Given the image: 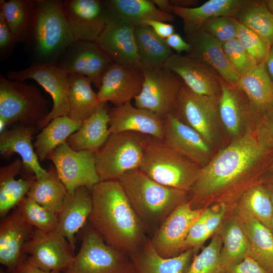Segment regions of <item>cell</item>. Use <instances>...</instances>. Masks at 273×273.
I'll use <instances>...</instances> for the list:
<instances>
[{"instance_id": "obj_32", "label": "cell", "mask_w": 273, "mask_h": 273, "mask_svg": "<svg viewBox=\"0 0 273 273\" xmlns=\"http://www.w3.org/2000/svg\"><path fill=\"white\" fill-rule=\"evenodd\" d=\"M23 170V163L19 158L0 168L1 218L5 217L11 209L16 208L26 197L32 184L36 178L35 175H28L16 179V177L22 173Z\"/></svg>"}, {"instance_id": "obj_58", "label": "cell", "mask_w": 273, "mask_h": 273, "mask_svg": "<svg viewBox=\"0 0 273 273\" xmlns=\"http://www.w3.org/2000/svg\"><path fill=\"white\" fill-rule=\"evenodd\" d=\"M269 173L271 174L269 175L268 182L267 184L273 185V172H270Z\"/></svg>"}, {"instance_id": "obj_60", "label": "cell", "mask_w": 273, "mask_h": 273, "mask_svg": "<svg viewBox=\"0 0 273 273\" xmlns=\"http://www.w3.org/2000/svg\"><path fill=\"white\" fill-rule=\"evenodd\" d=\"M7 272H8V271H6L4 269L1 268L0 273H7Z\"/></svg>"}, {"instance_id": "obj_26", "label": "cell", "mask_w": 273, "mask_h": 273, "mask_svg": "<svg viewBox=\"0 0 273 273\" xmlns=\"http://www.w3.org/2000/svg\"><path fill=\"white\" fill-rule=\"evenodd\" d=\"M191 49L187 53L216 71L226 82L235 84L240 75L227 60L222 43L202 29L186 35Z\"/></svg>"}, {"instance_id": "obj_57", "label": "cell", "mask_w": 273, "mask_h": 273, "mask_svg": "<svg viewBox=\"0 0 273 273\" xmlns=\"http://www.w3.org/2000/svg\"><path fill=\"white\" fill-rule=\"evenodd\" d=\"M265 3L269 10L273 14V0H266Z\"/></svg>"}, {"instance_id": "obj_5", "label": "cell", "mask_w": 273, "mask_h": 273, "mask_svg": "<svg viewBox=\"0 0 273 273\" xmlns=\"http://www.w3.org/2000/svg\"><path fill=\"white\" fill-rule=\"evenodd\" d=\"M152 137L135 131L111 133L95 152L100 181L118 180L124 173L139 169Z\"/></svg>"}, {"instance_id": "obj_36", "label": "cell", "mask_w": 273, "mask_h": 273, "mask_svg": "<svg viewBox=\"0 0 273 273\" xmlns=\"http://www.w3.org/2000/svg\"><path fill=\"white\" fill-rule=\"evenodd\" d=\"M110 13L116 14L133 25L157 20L165 22L174 21V15L161 11L153 0H106Z\"/></svg>"}, {"instance_id": "obj_35", "label": "cell", "mask_w": 273, "mask_h": 273, "mask_svg": "<svg viewBox=\"0 0 273 273\" xmlns=\"http://www.w3.org/2000/svg\"><path fill=\"white\" fill-rule=\"evenodd\" d=\"M134 33L137 53L142 68L163 66L173 54L165 40L156 34L149 26L145 24L135 26Z\"/></svg>"}, {"instance_id": "obj_8", "label": "cell", "mask_w": 273, "mask_h": 273, "mask_svg": "<svg viewBox=\"0 0 273 273\" xmlns=\"http://www.w3.org/2000/svg\"><path fill=\"white\" fill-rule=\"evenodd\" d=\"M79 250L62 273H135L129 256L108 245L87 223Z\"/></svg>"}, {"instance_id": "obj_30", "label": "cell", "mask_w": 273, "mask_h": 273, "mask_svg": "<svg viewBox=\"0 0 273 273\" xmlns=\"http://www.w3.org/2000/svg\"><path fill=\"white\" fill-rule=\"evenodd\" d=\"M244 0H209L200 6L182 8L171 5V14L180 17L183 22L185 35L201 29L210 18L218 16L235 17Z\"/></svg>"}, {"instance_id": "obj_51", "label": "cell", "mask_w": 273, "mask_h": 273, "mask_svg": "<svg viewBox=\"0 0 273 273\" xmlns=\"http://www.w3.org/2000/svg\"><path fill=\"white\" fill-rule=\"evenodd\" d=\"M165 40L168 46L174 50L178 55L184 52L188 53L191 49L190 44L177 33L175 32Z\"/></svg>"}, {"instance_id": "obj_19", "label": "cell", "mask_w": 273, "mask_h": 273, "mask_svg": "<svg viewBox=\"0 0 273 273\" xmlns=\"http://www.w3.org/2000/svg\"><path fill=\"white\" fill-rule=\"evenodd\" d=\"M144 80L142 68H128L112 62L103 75L97 93L99 100L110 102L115 107L130 103L140 94Z\"/></svg>"}, {"instance_id": "obj_7", "label": "cell", "mask_w": 273, "mask_h": 273, "mask_svg": "<svg viewBox=\"0 0 273 273\" xmlns=\"http://www.w3.org/2000/svg\"><path fill=\"white\" fill-rule=\"evenodd\" d=\"M50 112L48 101L34 85L0 75L1 133L14 123L36 126Z\"/></svg>"}, {"instance_id": "obj_20", "label": "cell", "mask_w": 273, "mask_h": 273, "mask_svg": "<svg viewBox=\"0 0 273 273\" xmlns=\"http://www.w3.org/2000/svg\"><path fill=\"white\" fill-rule=\"evenodd\" d=\"M162 141L201 168L206 166L214 156L211 146L202 135L173 114L165 118Z\"/></svg>"}, {"instance_id": "obj_45", "label": "cell", "mask_w": 273, "mask_h": 273, "mask_svg": "<svg viewBox=\"0 0 273 273\" xmlns=\"http://www.w3.org/2000/svg\"><path fill=\"white\" fill-rule=\"evenodd\" d=\"M222 49L229 62L240 75L257 65L237 38L222 43Z\"/></svg>"}, {"instance_id": "obj_9", "label": "cell", "mask_w": 273, "mask_h": 273, "mask_svg": "<svg viewBox=\"0 0 273 273\" xmlns=\"http://www.w3.org/2000/svg\"><path fill=\"white\" fill-rule=\"evenodd\" d=\"M144 80L140 94L134 99L136 107L145 109L165 119L174 111L182 79L164 66L143 68Z\"/></svg>"}, {"instance_id": "obj_43", "label": "cell", "mask_w": 273, "mask_h": 273, "mask_svg": "<svg viewBox=\"0 0 273 273\" xmlns=\"http://www.w3.org/2000/svg\"><path fill=\"white\" fill-rule=\"evenodd\" d=\"M34 229L44 232L58 231V214L26 197L16 207Z\"/></svg>"}, {"instance_id": "obj_46", "label": "cell", "mask_w": 273, "mask_h": 273, "mask_svg": "<svg viewBox=\"0 0 273 273\" xmlns=\"http://www.w3.org/2000/svg\"><path fill=\"white\" fill-rule=\"evenodd\" d=\"M238 23L235 17L218 16L207 20L201 29L223 43L236 38Z\"/></svg>"}, {"instance_id": "obj_52", "label": "cell", "mask_w": 273, "mask_h": 273, "mask_svg": "<svg viewBox=\"0 0 273 273\" xmlns=\"http://www.w3.org/2000/svg\"><path fill=\"white\" fill-rule=\"evenodd\" d=\"M9 273H62L58 271H46L38 268L30 257H26L13 270Z\"/></svg>"}, {"instance_id": "obj_25", "label": "cell", "mask_w": 273, "mask_h": 273, "mask_svg": "<svg viewBox=\"0 0 273 273\" xmlns=\"http://www.w3.org/2000/svg\"><path fill=\"white\" fill-rule=\"evenodd\" d=\"M92 208L90 190L82 186L68 193L58 213V231L66 238L74 252L75 235L87 223Z\"/></svg>"}, {"instance_id": "obj_6", "label": "cell", "mask_w": 273, "mask_h": 273, "mask_svg": "<svg viewBox=\"0 0 273 273\" xmlns=\"http://www.w3.org/2000/svg\"><path fill=\"white\" fill-rule=\"evenodd\" d=\"M201 168L162 141L152 136L139 169L160 184L189 193Z\"/></svg>"}, {"instance_id": "obj_24", "label": "cell", "mask_w": 273, "mask_h": 273, "mask_svg": "<svg viewBox=\"0 0 273 273\" xmlns=\"http://www.w3.org/2000/svg\"><path fill=\"white\" fill-rule=\"evenodd\" d=\"M109 129L110 133L135 131L163 141L165 119L145 109L130 103L110 108Z\"/></svg>"}, {"instance_id": "obj_31", "label": "cell", "mask_w": 273, "mask_h": 273, "mask_svg": "<svg viewBox=\"0 0 273 273\" xmlns=\"http://www.w3.org/2000/svg\"><path fill=\"white\" fill-rule=\"evenodd\" d=\"M195 255L193 249L190 248L176 256L163 258L155 251L149 238L145 245L129 257L135 273H184Z\"/></svg>"}, {"instance_id": "obj_40", "label": "cell", "mask_w": 273, "mask_h": 273, "mask_svg": "<svg viewBox=\"0 0 273 273\" xmlns=\"http://www.w3.org/2000/svg\"><path fill=\"white\" fill-rule=\"evenodd\" d=\"M235 18L273 46V14L265 1L244 0Z\"/></svg>"}, {"instance_id": "obj_47", "label": "cell", "mask_w": 273, "mask_h": 273, "mask_svg": "<svg viewBox=\"0 0 273 273\" xmlns=\"http://www.w3.org/2000/svg\"><path fill=\"white\" fill-rule=\"evenodd\" d=\"M254 132L263 148L273 151V106L259 117Z\"/></svg>"}, {"instance_id": "obj_13", "label": "cell", "mask_w": 273, "mask_h": 273, "mask_svg": "<svg viewBox=\"0 0 273 273\" xmlns=\"http://www.w3.org/2000/svg\"><path fill=\"white\" fill-rule=\"evenodd\" d=\"M221 93L218 109L220 123L233 139L254 131L259 117L248 98L235 84L220 78Z\"/></svg>"}, {"instance_id": "obj_15", "label": "cell", "mask_w": 273, "mask_h": 273, "mask_svg": "<svg viewBox=\"0 0 273 273\" xmlns=\"http://www.w3.org/2000/svg\"><path fill=\"white\" fill-rule=\"evenodd\" d=\"M112 61L95 42L75 40L65 50L55 65L67 74L88 77L99 89L103 75Z\"/></svg>"}, {"instance_id": "obj_1", "label": "cell", "mask_w": 273, "mask_h": 273, "mask_svg": "<svg viewBox=\"0 0 273 273\" xmlns=\"http://www.w3.org/2000/svg\"><path fill=\"white\" fill-rule=\"evenodd\" d=\"M273 160V151L258 143L254 131L233 140L200 169L188 193L192 209H204L216 203L233 208L243 194L263 181Z\"/></svg>"}, {"instance_id": "obj_41", "label": "cell", "mask_w": 273, "mask_h": 273, "mask_svg": "<svg viewBox=\"0 0 273 273\" xmlns=\"http://www.w3.org/2000/svg\"><path fill=\"white\" fill-rule=\"evenodd\" d=\"M236 205L250 213L270 229L273 206L267 187L263 181L246 191Z\"/></svg>"}, {"instance_id": "obj_27", "label": "cell", "mask_w": 273, "mask_h": 273, "mask_svg": "<svg viewBox=\"0 0 273 273\" xmlns=\"http://www.w3.org/2000/svg\"><path fill=\"white\" fill-rule=\"evenodd\" d=\"M250 246L249 257L269 273H273V233L247 211L235 205Z\"/></svg>"}, {"instance_id": "obj_28", "label": "cell", "mask_w": 273, "mask_h": 273, "mask_svg": "<svg viewBox=\"0 0 273 273\" xmlns=\"http://www.w3.org/2000/svg\"><path fill=\"white\" fill-rule=\"evenodd\" d=\"M109 107L102 102L97 111L82 123L80 128L71 134L66 143L73 150L96 152L106 142L111 133L109 129Z\"/></svg>"}, {"instance_id": "obj_16", "label": "cell", "mask_w": 273, "mask_h": 273, "mask_svg": "<svg viewBox=\"0 0 273 273\" xmlns=\"http://www.w3.org/2000/svg\"><path fill=\"white\" fill-rule=\"evenodd\" d=\"M33 263L46 271L61 272L70 265L74 252L69 242L58 231L44 232L34 229L23 248Z\"/></svg>"}, {"instance_id": "obj_49", "label": "cell", "mask_w": 273, "mask_h": 273, "mask_svg": "<svg viewBox=\"0 0 273 273\" xmlns=\"http://www.w3.org/2000/svg\"><path fill=\"white\" fill-rule=\"evenodd\" d=\"M225 273H269L255 260L248 257L239 263L231 267Z\"/></svg>"}, {"instance_id": "obj_44", "label": "cell", "mask_w": 273, "mask_h": 273, "mask_svg": "<svg viewBox=\"0 0 273 273\" xmlns=\"http://www.w3.org/2000/svg\"><path fill=\"white\" fill-rule=\"evenodd\" d=\"M236 38L257 65L266 62L270 47L259 35L239 22Z\"/></svg>"}, {"instance_id": "obj_29", "label": "cell", "mask_w": 273, "mask_h": 273, "mask_svg": "<svg viewBox=\"0 0 273 273\" xmlns=\"http://www.w3.org/2000/svg\"><path fill=\"white\" fill-rule=\"evenodd\" d=\"M226 215L218 230L222 247L220 261L225 272L249 257L250 246L241 222L234 211Z\"/></svg>"}, {"instance_id": "obj_59", "label": "cell", "mask_w": 273, "mask_h": 273, "mask_svg": "<svg viewBox=\"0 0 273 273\" xmlns=\"http://www.w3.org/2000/svg\"><path fill=\"white\" fill-rule=\"evenodd\" d=\"M267 172H273V160L268 168Z\"/></svg>"}, {"instance_id": "obj_10", "label": "cell", "mask_w": 273, "mask_h": 273, "mask_svg": "<svg viewBox=\"0 0 273 273\" xmlns=\"http://www.w3.org/2000/svg\"><path fill=\"white\" fill-rule=\"evenodd\" d=\"M219 97L196 94L184 84L178 95L173 115L196 130L211 146L220 123Z\"/></svg>"}, {"instance_id": "obj_17", "label": "cell", "mask_w": 273, "mask_h": 273, "mask_svg": "<svg viewBox=\"0 0 273 273\" xmlns=\"http://www.w3.org/2000/svg\"><path fill=\"white\" fill-rule=\"evenodd\" d=\"M134 28L130 22L109 12L106 26L95 42L112 62L128 68H142L137 53Z\"/></svg>"}, {"instance_id": "obj_39", "label": "cell", "mask_w": 273, "mask_h": 273, "mask_svg": "<svg viewBox=\"0 0 273 273\" xmlns=\"http://www.w3.org/2000/svg\"><path fill=\"white\" fill-rule=\"evenodd\" d=\"M82 123L73 121L68 116L52 119L41 129L33 144L39 161H44L52 151L66 142L71 134L80 128Z\"/></svg>"}, {"instance_id": "obj_23", "label": "cell", "mask_w": 273, "mask_h": 273, "mask_svg": "<svg viewBox=\"0 0 273 273\" xmlns=\"http://www.w3.org/2000/svg\"><path fill=\"white\" fill-rule=\"evenodd\" d=\"M34 230L17 207L3 218L0 224V263L7 267L9 273L26 258L23 248Z\"/></svg>"}, {"instance_id": "obj_53", "label": "cell", "mask_w": 273, "mask_h": 273, "mask_svg": "<svg viewBox=\"0 0 273 273\" xmlns=\"http://www.w3.org/2000/svg\"><path fill=\"white\" fill-rule=\"evenodd\" d=\"M171 5L182 8H192L197 7L198 0H169Z\"/></svg>"}, {"instance_id": "obj_50", "label": "cell", "mask_w": 273, "mask_h": 273, "mask_svg": "<svg viewBox=\"0 0 273 273\" xmlns=\"http://www.w3.org/2000/svg\"><path fill=\"white\" fill-rule=\"evenodd\" d=\"M144 24L149 26L159 36L165 39L175 32L174 25L163 21L150 20Z\"/></svg>"}, {"instance_id": "obj_11", "label": "cell", "mask_w": 273, "mask_h": 273, "mask_svg": "<svg viewBox=\"0 0 273 273\" xmlns=\"http://www.w3.org/2000/svg\"><path fill=\"white\" fill-rule=\"evenodd\" d=\"M68 75L54 64L32 63L24 69L6 71V78L8 79L21 82L26 79H33L51 96L53 101V108L39 126V130L45 127L56 117H68Z\"/></svg>"}, {"instance_id": "obj_55", "label": "cell", "mask_w": 273, "mask_h": 273, "mask_svg": "<svg viewBox=\"0 0 273 273\" xmlns=\"http://www.w3.org/2000/svg\"><path fill=\"white\" fill-rule=\"evenodd\" d=\"M266 69L270 78L273 81V46L269 50V54L265 62Z\"/></svg>"}, {"instance_id": "obj_14", "label": "cell", "mask_w": 273, "mask_h": 273, "mask_svg": "<svg viewBox=\"0 0 273 273\" xmlns=\"http://www.w3.org/2000/svg\"><path fill=\"white\" fill-rule=\"evenodd\" d=\"M204 209H192L189 201L178 206L149 238L157 253L165 258L183 253L187 236Z\"/></svg>"}, {"instance_id": "obj_34", "label": "cell", "mask_w": 273, "mask_h": 273, "mask_svg": "<svg viewBox=\"0 0 273 273\" xmlns=\"http://www.w3.org/2000/svg\"><path fill=\"white\" fill-rule=\"evenodd\" d=\"M91 83L92 81L83 75H68V117L73 121L83 122L97 111L101 103Z\"/></svg>"}, {"instance_id": "obj_54", "label": "cell", "mask_w": 273, "mask_h": 273, "mask_svg": "<svg viewBox=\"0 0 273 273\" xmlns=\"http://www.w3.org/2000/svg\"><path fill=\"white\" fill-rule=\"evenodd\" d=\"M157 8L161 11L166 13H171L169 0H153Z\"/></svg>"}, {"instance_id": "obj_21", "label": "cell", "mask_w": 273, "mask_h": 273, "mask_svg": "<svg viewBox=\"0 0 273 273\" xmlns=\"http://www.w3.org/2000/svg\"><path fill=\"white\" fill-rule=\"evenodd\" d=\"M178 75L185 84L194 93L219 97L220 76L211 67L193 56L173 53L164 66Z\"/></svg>"}, {"instance_id": "obj_2", "label": "cell", "mask_w": 273, "mask_h": 273, "mask_svg": "<svg viewBox=\"0 0 273 273\" xmlns=\"http://www.w3.org/2000/svg\"><path fill=\"white\" fill-rule=\"evenodd\" d=\"M90 192L91 228L108 245L129 256L139 251L149 238L119 181H100Z\"/></svg>"}, {"instance_id": "obj_38", "label": "cell", "mask_w": 273, "mask_h": 273, "mask_svg": "<svg viewBox=\"0 0 273 273\" xmlns=\"http://www.w3.org/2000/svg\"><path fill=\"white\" fill-rule=\"evenodd\" d=\"M37 0H1L0 11L19 43H25L32 30Z\"/></svg>"}, {"instance_id": "obj_4", "label": "cell", "mask_w": 273, "mask_h": 273, "mask_svg": "<svg viewBox=\"0 0 273 273\" xmlns=\"http://www.w3.org/2000/svg\"><path fill=\"white\" fill-rule=\"evenodd\" d=\"M75 40L65 15L63 1L37 0L35 20L25 43L33 63L55 64Z\"/></svg>"}, {"instance_id": "obj_42", "label": "cell", "mask_w": 273, "mask_h": 273, "mask_svg": "<svg viewBox=\"0 0 273 273\" xmlns=\"http://www.w3.org/2000/svg\"><path fill=\"white\" fill-rule=\"evenodd\" d=\"M222 241L218 232L201 252L195 255L184 273H225L220 261Z\"/></svg>"}, {"instance_id": "obj_48", "label": "cell", "mask_w": 273, "mask_h": 273, "mask_svg": "<svg viewBox=\"0 0 273 273\" xmlns=\"http://www.w3.org/2000/svg\"><path fill=\"white\" fill-rule=\"evenodd\" d=\"M19 43L9 28L3 13L0 11V58L3 61L9 57Z\"/></svg>"}, {"instance_id": "obj_33", "label": "cell", "mask_w": 273, "mask_h": 273, "mask_svg": "<svg viewBox=\"0 0 273 273\" xmlns=\"http://www.w3.org/2000/svg\"><path fill=\"white\" fill-rule=\"evenodd\" d=\"M235 85L245 93L259 116L273 106V81L265 63L240 75Z\"/></svg>"}, {"instance_id": "obj_37", "label": "cell", "mask_w": 273, "mask_h": 273, "mask_svg": "<svg viewBox=\"0 0 273 273\" xmlns=\"http://www.w3.org/2000/svg\"><path fill=\"white\" fill-rule=\"evenodd\" d=\"M67 194V190L59 177L55 166L52 164L45 176L36 178L26 197L58 214Z\"/></svg>"}, {"instance_id": "obj_22", "label": "cell", "mask_w": 273, "mask_h": 273, "mask_svg": "<svg viewBox=\"0 0 273 273\" xmlns=\"http://www.w3.org/2000/svg\"><path fill=\"white\" fill-rule=\"evenodd\" d=\"M39 129L36 126L16 123L6 128L0 134V152L4 159L17 153L21 158L24 176L35 175L36 179L45 176L47 170L39 164L32 141Z\"/></svg>"}, {"instance_id": "obj_3", "label": "cell", "mask_w": 273, "mask_h": 273, "mask_svg": "<svg viewBox=\"0 0 273 273\" xmlns=\"http://www.w3.org/2000/svg\"><path fill=\"white\" fill-rule=\"evenodd\" d=\"M118 180L151 237L178 206L189 201L188 193L160 184L139 169L124 173Z\"/></svg>"}, {"instance_id": "obj_56", "label": "cell", "mask_w": 273, "mask_h": 273, "mask_svg": "<svg viewBox=\"0 0 273 273\" xmlns=\"http://www.w3.org/2000/svg\"><path fill=\"white\" fill-rule=\"evenodd\" d=\"M266 186L267 187V190L268 191L272 203V206H273V185L269 184H266ZM270 231L273 233V213H272V219L271 221V224H270Z\"/></svg>"}, {"instance_id": "obj_12", "label": "cell", "mask_w": 273, "mask_h": 273, "mask_svg": "<svg viewBox=\"0 0 273 273\" xmlns=\"http://www.w3.org/2000/svg\"><path fill=\"white\" fill-rule=\"evenodd\" d=\"M47 159L53 162L68 193L82 186L91 190L100 182L96 168L95 152L76 151L65 142L52 151Z\"/></svg>"}, {"instance_id": "obj_18", "label": "cell", "mask_w": 273, "mask_h": 273, "mask_svg": "<svg viewBox=\"0 0 273 273\" xmlns=\"http://www.w3.org/2000/svg\"><path fill=\"white\" fill-rule=\"evenodd\" d=\"M63 6L75 39L95 41L109 15L106 0H64Z\"/></svg>"}]
</instances>
